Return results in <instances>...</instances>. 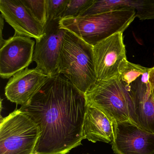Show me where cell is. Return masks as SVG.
Returning a JSON list of instances; mask_svg holds the SVG:
<instances>
[{
    "mask_svg": "<svg viewBox=\"0 0 154 154\" xmlns=\"http://www.w3.org/2000/svg\"><path fill=\"white\" fill-rule=\"evenodd\" d=\"M85 94L60 74L49 76L27 104L21 106L41 134L34 154H66L85 139Z\"/></svg>",
    "mask_w": 154,
    "mask_h": 154,
    "instance_id": "cell-1",
    "label": "cell"
},
{
    "mask_svg": "<svg viewBox=\"0 0 154 154\" xmlns=\"http://www.w3.org/2000/svg\"><path fill=\"white\" fill-rule=\"evenodd\" d=\"M57 73L85 94L97 82L93 46L66 30L62 42Z\"/></svg>",
    "mask_w": 154,
    "mask_h": 154,
    "instance_id": "cell-2",
    "label": "cell"
},
{
    "mask_svg": "<svg viewBox=\"0 0 154 154\" xmlns=\"http://www.w3.org/2000/svg\"><path fill=\"white\" fill-rule=\"evenodd\" d=\"M136 17L133 9L112 11L101 14L62 19L60 27L72 32L94 46L118 33H123Z\"/></svg>",
    "mask_w": 154,
    "mask_h": 154,
    "instance_id": "cell-3",
    "label": "cell"
},
{
    "mask_svg": "<svg viewBox=\"0 0 154 154\" xmlns=\"http://www.w3.org/2000/svg\"><path fill=\"white\" fill-rule=\"evenodd\" d=\"M87 103L101 110L116 122L137 124L133 97L120 76L97 81L85 94Z\"/></svg>",
    "mask_w": 154,
    "mask_h": 154,
    "instance_id": "cell-4",
    "label": "cell"
},
{
    "mask_svg": "<svg viewBox=\"0 0 154 154\" xmlns=\"http://www.w3.org/2000/svg\"><path fill=\"white\" fill-rule=\"evenodd\" d=\"M41 134L26 112L16 109L0 123V154H34Z\"/></svg>",
    "mask_w": 154,
    "mask_h": 154,
    "instance_id": "cell-5",
    "label": "cell"
},
{
    "mask_svg": "<svg viewBox=\"0 0 154 154\" xmlns=\"http://www.w3.org/2000/svg\"><path fill=\"white\" fill-rule=\"evenodd\" d=\"M93 54L97 81L119 76L128 62L123 33H117L94 46Z\"/></svg>",
    "mask_w": 154,
    "mask_h": 154,
    "instance_id": "cell-6",
    "label": "cell"
},
{
    "mask_svg": "<svg viewBox=\"0 0 154 154\" xmlns=\"http://www.w3.org/2000/svg\"><path fill=\"white\" fill-rule=\"evenodd\" d=\"M35 42L27 37L14 34L5 40L0 50V76L11 78L27 68L33 62Z\"/></svg>",
    "mask_w": 154,
    "mask_h": 154,
    "instance_id": "cell-7",
    "label": "cell"
},
{
    "mask_svg": "<svg viewBox=\"0 0 154 154\" xmlns=\"http://www.w3.org/2000/svg\"><path fill=\"white\" fill-rule=\"evenodd\" d=\"M60 20L47 21L45 35L36 42L34 50L33 62L36 63V69L48 76L57 73L59 54L66 31L60 27Z\"/></svg>",
    "mask_w": 154,
    "mask_h": 154,
    "instance_id": "cell-8",
    "label": "cell"
},
{
    "mask_svg": "<svg viewBox=\"0 0 154 154\" xmlns=\"http://www.w3.org/2000/svg\"><path fill=\"white\" fill-rule=\"evenodd\" d=\"M111 145L115 154H154V134L132 122H118Z\"/></svg>",
    "mask_w": 154,
    "mask_h": 154,
    "instance_id": "cell-9",
    "label": "cell"
},
{
    "mask_svg": "<svg viewBox=\"0 0 154 154\" xmlns=\"http://www.w3.org/2000/svg\"><path fill=\"white\" fill-rule=\"evenodd\" d=\"M0 11L15 34L35 38L36 42L45 35V27L34 18L21 0H0Z\"/></svg>",
    "mask_w": 154,
    "mask_h": 154,
    "instance_id": "cell-10",
    "label": "cell"
},
{
    "mask_svg": "<svg viewBox=\"0 0 154 154\" xmlns=\"http://www.w3.org/2000/svg\"><path fill=\"white\" fill-rule=\"evenodd\" d=\"M48 77L36 68H26L10 79L5 87V95L11 102L23 106L39 91Z\"/></svg>",
    "mask_w": 154,
    "mask_h": 154,
    "instance_id": "cell-11",
    "label": "cell"
},
{
    "mask_svg": "<svg viewBox=\"0 0 154 154\" xmlns=\"http://www.w3.org/2000/svg\"><path fill=\"white\" fill-rule=\"evenodd\" d=\"M117 122L96 106L87 103L83 125L85 139L93 143L111 144L115 138Z\"/></svg>",
    "mask_w": 154,
    "mask_h": 154,
    "instance_id": "cell-12",
    "label": "cell"
},
{
    "mask_svg": "<svg viewBox=\"0 0 154 154\" xmlns=\"http://www.w3.org/2000/svg\"><path fill=\"white\" fill-rule=\"evenodd\" d=\"M122 9L134 10L136 17L140 20H154V0H94L80 17Z\"/></svg>",
    "mask_w": 154,
    "mask_h": 154,
    "instance_id": "cell-13",
    "label": "cell"
},
{
    "mask_svg": "<svg viewBox=\"0 0 154 154\" xmlns=\"http://www.w3.org/2000/svg\"><path fill=\"white\" fill-rule=\"evenodd\" d=\"M127 89L133 97L137 125L154 134V99L149 80L140 81Z\"/></svg>",
    "mask_w": 154,
    "mask_h": 154,
    "instance_id": "cell-14",
    "label": "cell"
},
{
    "mask_svg": "<svg viewBox=\"0 0 154 154\" xmlns=\"http://www.w3.org/2000/svg\"><path fill=\"white\" fill-rule=\"evenodd\" d=\"M34 18L45 27L47 22V0H21Z\"/></svg>",
    "mask_w": 154,
    "mask_h": 154,
    "instance_id": "cell-15",
    "label": "cell"
},
{
    "mask_svg": "<svg viewBox=\"0 0 154 154\" xmlns=\"http://www.w3.org/2000/svg\"><path fill=\"white\" fill-rule=\"evenodd\" d=\"M94 2V0H69L62 19L80 17Z\"/></svg>",
    "mask_w": 154,
    "mask_h": 154,
    "instance_id": "cell-16",
    "label": "cell"
},
{
    "mask_svg": "<svg viewBox=\"0 0 154 154\" xmlns=\"http://www.w3.org/2000/svg\"><path fill=\"white\" fill-rule=\"evenodd\" d=\"M69 0H47V21L61 20Z\"/></svg>",
    "mask_w": 154,
    "mask_h": 154,
    "instance_id": "cell-17",
    "label": "cell"
},
{
    "mask_svg": "<svg viewBox=\"0 0 154 154\" xmlns=\"http://www.w3.org/2000/svg\"><path fill=\"white\" fill-rule=\"evenodd\" d=\"M149 82L151 95L154 99V66L149 68Z\"/></svg>",
    "mask_w": 154,
    "mask_h": 154,
    "instance_id": "cell-18",
    "label": "cell"
},
{
    "mask_svg": "<svg viewBox=\"0 0 154 154\" xmlns=\"http://www.w3.org/2000/svg\"><path fill=\"white\" fill-rule=\"evenodd\" d=\"M4 18H3V17L2 15H1V46L2 45L3 43H4L5 40H3L2 38V30H3V28H4Z\"/></svg>",
    "mask_w": 154,
    "mask_h": 154,
    "instance_id": "cell-19",
    "label": "cell"
},
{
    "mask_svg": "<svg viewBox=\"0 0 154 154\" xmlns=\"http://www.w3.org/2000/svg\"></svg>",
    "mask_w": 154,
    "mask_h": 154,
    "instance_id": "cell-20",
    "label": "cell"
}]
</instances>
